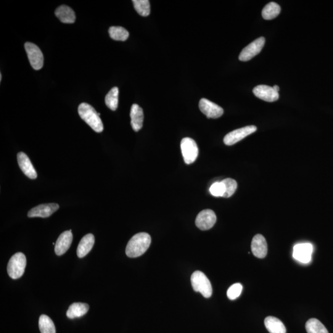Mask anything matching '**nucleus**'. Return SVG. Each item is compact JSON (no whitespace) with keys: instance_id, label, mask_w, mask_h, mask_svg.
Here are the masks:
<instances>
[{"instance_id":"nucleus-1","label":"nucleus","mask_w":333,"mask_h":333,"mask_svg":"<svg viewBox=\"0 0 333 333\" xmlns=\"http://www.w3.org/2000/svg\"><path fill=\"white\" fill-rule=\"evenodd\" d=\"M152 238L146 232L134 235L126 245V253L128 258H136L144 254L150 248Z\"/></svg>"},{"instance_id":"nucleus-2","label":"nucleus","mask_w":333,"mask_h":333,"mask_svg":"<svg viewBox=\"0 0 333 333\" xmlns=\"http://www.w3.org/2000/svg\"><path fill=\"white\" fill-rule=\"evenodd\" d=\"M78 112L82 120L86 122L94 132L101 133L103 131L104 126L102 120L98 113L91 105L86 102L82 103L79 105Z\"/></svg>"},{"instance_id":"nucleus-3","label":"nucleus","mask_w":333,"mask_h":333,"mask_svg":"<svg viewBox=\"0 0 333 333\" xmlns=\"http://www.w3.org/2000/svg\"><path fill=\"white\" fill-rule=\"evenodd\" d=\"M192 287L194 292H199L204 297L210 298L212 294V288L210 280L200 271H196L191 277Z\"/></svg>"},{"instance_id":"nucleus-4","label":"nucleus","mask_w":333,"mask_h":333,"mask_svg":"<svg viewBox=\"0 0 333 333\" xmlns=\"http://www.w3.org/2000/svg\"><path fill=\"white\" fill-rule=\"evenodd\" d=\"M27 260L22 252H18L10 258L8 264L7 271L12 279L17 280L24 273Z\"/></svg>"},{"instance_id":"nucleus-5","label":"nucleus","mask_w":333,"mask_h":333,"mask_svg":"<svg viewBox=\"0 0 333 333\" xmlns=\"http://www.w3.org/2000/svg\"><path fill=\"white\" fill-rule=\"evenodd\" d=\"M180 148L184 162L186 164L194 163L198 156V150L196 142L191 138H184L182 140Z\"/></svg>"},{"instance_id":"nucleus-6","label":"nucleus","mask_w":333,"mask_h":333,"mask_svg":"<svg viewBox=\"0 0 333 333\" xmlns=\"http://www.w3.org/2000/svg\"><path fill=\"white\" fill-rule=\"evenodd\" d=\"M257 130V128L254 126H244V128L234 130L230 132L224 137V144L227 146H232L237 144L250 134L254 133Z\"/></svg>"},{"instance_id":"nucleus-7","label":"nucleus","mask_w":333,"mask_h":333,"mask_svg":"<svg viewBox=\"0 0 333 333\" xmlns=\"http://www.w3.org/2000/svg\"><path fill=\"white\" fill-rule=\"evenodd\" d=\"M25 49L32 67L35 70H41L44 66V55L36 44L30 42L25 44Z\"/></svg>"},{"instance_id":"nucleus-8","label":"nucleus","mask_w":333,"mask_h":333,"mask_svg":"<svg viewBox=\"0 0 333 333\" xmlns=\"http://www.w3.org/2000/svg\"><path fill=\"white\" fill-rule=\"evenodd\" d=\"M266 39L264 37H260L246 46L242 50L239 56V60L242 62H248L258 54H260L265 44Z\"/></svg>"},{"instance_id":"nucleus-9","label":"nucleus","mask_w":333,"mask_h":333,"mask_svg":"<svg viewBox=\"0 0 333 333\" xmlns=\"http://www.w3.org/2000/svg\"><path fill=\"white\" fill-rule=\"evenodd\" d=\"M216 216L215 212L210 210L202 211L196 218L195 224L198 228L202 230H208L212 228L216 223Z\"/></svg>"},{"instance_id":"nucleus-10","label":"nucleus","mask_w":333,"mask_h":333,"mask_svg":"<svg viewBox=\"0 0 333 333\" xmlns=\"http://www.w3.org/2000/svg\"><path fill=\"white\" fill-rule=\"evenodd\" d=\"M60 206L58 204L50 203L44 204L36 206L29 211L28 216V218H46L51 216L52 214L59 210Z\"/></svg>"},{"instance_id":"nucleus-11","label":"nucleus","mask_w":333,"mask_h":333,"mask_svg":"<svg viewBox=\"0 0 333 333\" xmlns=\"http://www.w3.org/2000/svg\"><path fill=\"white\" fill-rule=\"evenodd\" d=\"M200 110L208 118H218L224 114V110L218 105L206 98L200 100Z\"/></svg>"},{"instance_id":"nucleus-12","label":"nucleus","mask_w":333,"mask_h":333,"mask_svg":"<svg viewBox=\"0 0 333 333\" xmlns=\"http://www.w3.org/2000/svg\"><path fill=\"white\" fill-rule=\"evenodd\" d=\"M313 246L310 243H301L296 244L293 250V257L296 260L304 264L310 262Z\"/></svg>"},{"instance_id":"nucleus-13","label":"nucleus","mask_w":333,"mask_h":333,"mask_svg":"<svg viewBox=\"0 0 333 333\" xmlns=\"http://www.w3.org/2000/svg\"><path fill=\"white\" fill-rule=\"evenodd\" d=\"M253 92L256 97L266 102H274L279 99L278 92L274 90L273 87L264 84L256 86Z\"/></svg>"},{"instance_id":"nucleus-14","label":"nucleus","mask_w":333,"mask_h":333,"mask_svg":"<svg viewBox=\"0 0 333 333\" xmlns=\"http://www.w3.org/2000/svg\"><path fill=\"white\" fill-rule=\"evenodd\" d=\"M251 250L256 258H263L266 257L268 251V243L262 235L257 234L253 238Z\"/></svg>"},{"instance_id":"nucleus-15","label":"nucleus","mask_w":333,"mask_h":333,"mask_svg":"<svg viewBox=\"0 0 333 333\" xmlns=\"http://www.w3.org/2000/svg\"><path fill=\"white\" fill-rule=\"evenodd\" d=\"M73 235L72 231L68 230L60 234L56 242L54 251L57 256H62L70 249L72 242Z\"/></svg>"},{"instance_id":"nucleus-16","label":"nucleus","mask_w":333,"mask_h":333,"mask_svg":"<svg viewBox=\"0 0 333 333\" xmlns=\"http://www.w3.org/2000/svg\"><path fill=\"white\" fill-rule=\"evenodd\" d=\"M17 158L18 166L23 173L29 178L36 179L37 177L36 169L28 156L24 152H20L18 153Z\"/></svg>"},{"instance_id":"nucleus-17","label":"nucleus","mask_w":333,"mask_h":333,"mask_svg":"<svg viewBox=\"0 0 333 333\" xmlns=\"http://www.w3.org/2000/svg\"><path fill=\"white\" fill-rule=\"evenodd\" d=\"M131 126L134 132H138L142 128L144 114L142 108L138 104L132 105L130 110Z\"/></svg>"},{"instance_id":"nucleus-18","label":"nucleus","mask_w":333,"mask_h":333,"mask_svg":"<svg viewBox=\"0 0 333 333\" xmlns=\"http://www.w3.org/2000/svg\"><path fill=\"white\" fill-rule=\"evenodd\" d=\"M94 244V234H88L86 235L79 242L76 254L79 258H83L90 252Z\"/></svg>"},{"instance_id":"nucleus-19","label":"nucleus","mask_w":333,"mask_h":333,"mask_svg":"<svg viewBox=\"0 0 333 333\" xmlns=\"http://www.w3.org/2000/svg\"><path fill=\"white\" fill-rule=\"evenodd\" d=\"M55 15L63 23L73 24L76 21L75 12L70 7L66 5L58 8L56 10Z\"/></svg>"},{"instance_id":"nucleus-20","label":"nucleus","mask_w":333,"mask_h":333,"mask_svg":"<svg viewBox=\"0 0 333 333\" xmlns=\"http://www.w3.org/2000/svg\"><path fill=\"white\" fill-rule=\"evenodd\" d=\"M88 310L89 306L87 304L76 302L70 306L66 314L70 319L80 318L88 312Z\"/></svg>"},{"instance_id":"nucleus-21","label":"nucleus","mask_w":333,"mask_h":333,"mask_svg":"<svg viewBox=\"0 0 333 333\" xmlns=\"http://www.w3.org/2000/svg\"><path fill=\"white\" fill-rule=\"evenodd\" d=\"M266 328L270 333H286V327L278 318L274 316H268L264 321Z\"/></svg>"},{"instance_id":"nucleus-22","label":"nucleus","mask_w":333,"mask_h":333,"mask_svg":"<svg viewBox=\"0 0 333 333\" xmlns=\"http://www.w3.org/2000/svg\"><path fill=\"white\" fill-rule=\"evenodd\" d=\"M281 12V7L274 2H269L264 8L262 15L264 20H271L276 18Z\"/></svg>"},{"instance_id":"nucleus-23","label":"nucleus","mask_w":333,"mask_h":333,"mask_svg":"<svg viewBox=\"0 0 333 333\" xmlns=\"http://www.w3.org/2000/svg\"><path fill=\"white\" fill-rule=\"evenodd\" d=\"M38 325L41 333H56L54 322L46 314H42L40 316Z\"/></svg>"},{"instance_id":"nucleus-24","label":"nucleus","mask_w":333,"mask_h":333,"mask_svg":"<svg viewBox=\"0 0 333 333\" xmlns=\"http://www.w3.org/2000/svg\"><path fill=\"white\" fill-rule=\"evenodd\" d=\"M306 329L308 333H329L323 324L316 318L308 320L306 324Z\"/></svg>"},{"instance_id":"nucleus-25","label":"nucleus","mask_w":333,"mask_h":333,"mask_svg":"<svg viewBox=\"0 0 333 333\" xmlns=\"http://www.w3.org/2000/svg\"><path fill=\"white\" fill-rule=\"evenodd\" d=\"M118 88L114 87L110 90L105 98V103L110 110H116L118 109Z\"/></svg>"},{"instance_id":"nucleus-26","label":"nucleus","mask_w":333,"mask_h":333,"mask_svg":"<svg viewBox=\"0 0 333 333\" xmlns=\"http://www.w3.org/2000/svg\"><path fill=\"white\" fill-rule=\"evenodd\" d=\"M109 34L111 38L117 41H126L129 36L128 32L122 27L110 28Z\"/></svg>"},{"instance_id":"nucleus-27","label":"nucleus","mask_w":333,"mask_h":333,"mask_svg":"<svg viewBox=\"0 0 333 333\" xmlns=\"http://www.w3.org/2000/svg\"><path fill=\"white\" fill-rule=\"evenodd\" d=\"M134 9L140 16L146 17L150 14V2L148 0H133Z\"/></svg>"},{"instance_id":"nucleus-28","label":"nucleus","mask_w":333,"mask_h":333,"mask_svg":"<svg viewBox=\"0 0 333 333\" xmlns=\"http://www.w3.org/2000/svg\"><path fill=\"white\" fill-rule=\"evenodd\" d=\"M224 186V198H228L234 195L237 189V182L232 178H226L222 180Z\"/></svg>"},{"instance_id":"nucleus-29","label":"nucleus","mask_w":333,"mask_h":333,"mask_svg":"<svg viewBox=\"0 0 333 333\" xmlns=\"http://www.w3.org/2000/svg\"><path fill=\"white\" fill-rule=\"evenodd\" d=\"M242 286L240 284H235L227 290V297L230 300H236L242 294Z\"/></svg>"},{"instance_id":"nucleus-30","label":"nucleus","mask_w":333,"mask_h":333,"mask_svg":"<svg viewBox=\"0 0 333 333\" xmlns=\"http://www.w3.org/2000/svg\"><path fill=\"white\" fill-rule=\"evenodd\" d=\"M210 194L215 197H223L224 194V186L222 182H216L211 185L210 189Z\"/></svg>"},{"instance_id":"nucleus-31","label":"nucleus","mask_w":333,"mask_h":333,"mask_svg":"<svg viewBox=\"0 0 333 333\" xmlns=\"http://www.w3.org/2000/svg\"><path fill=\"white\" fill-rule=\"evenodd\" d=\"M274 89L277 92H278L280 90V88L278 86H273Z\"/></svg>"},{"instance_id":"nucleus-32","label":"nucleus","mask_w":333,"mask_h":333,"mask_svg":"<svg viewBox=\"0 0 333 333\" xmlns=\"http://www.w3.org/2000/svg\"><path fill=\"white\" fill-rule=\"evenodd\" d=\"M2 74H0V81H2Z\"/></svg>"}]
</instances>
